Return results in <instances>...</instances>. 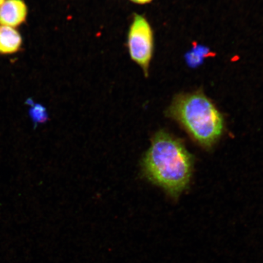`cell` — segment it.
Segmentation results:
<instances>
[{"label":"cell","instance_id":"6da1fadb","mask_svg":"<svg viewBox=\"0 0 263 263\" xmlns=\"http://www.w3.org/2000/svg\"><path fill=\"white\" fill-rule=\"evenodd\" d=\"M143 167L148 179L177 198L190 185L194 157L182 141L160 130L153 137Z\"/></svg>","mask_w":263,"mask_h":263},{"label":"cell","instance_id":"7a4b0ae2","mask_svg":"<svg viewBox=\"0 0 263 263\" xmlns=\"http://www.w3.org/2000/svg\"><path fill=\"white\" fill-rule=\"evenodd\" d=\"M166 115L205 149L215 146L224 133L223 115L200 91L177 95L167 108Z\"/></svg>","mask_w":263,"mask_h":263},{"label":"cell","instance_id":"3957f363","mask_svg":"<svg viewBox=\"0 0 263 263\" xmlns=\"http://www.w3.org/2000/svg\"><path fill=\"white\" fill-rule=\"evenodd\" d=\"M127 46L132 60L147 77L154 51V33L143 15H134L127 33Z\"/></svg>","mask_w":263,"mask_h":263},{"label":"cell","instance_id":"277c9868","mask_svg":"<svg viewBox=\"0 0 263 263\" xmlns=\"http://www.w3.org/2000/svg\"><path fill=\"white\" fill-rule=\"evenodd\" d=\"M28 7L23 0H5L0 7V25L16 28L26 21Z\"/></svg>","mask_w":263,"mask_h":263},{"label":"cell","instance_id":"5b68a950","mask_svg":"<svg viewBox=\"0 0 263 263\" xmlns=\"http://www.w3.org/2000/svg\"><path fill=\"white\" fill-rule=\"evenodd\" d=\"M22 45V36L17 30L9 26L0 25V54L15 53Z\"/></svg>","mask_w":263,"mask_h":263},{"label":"cell","instance_id":"8992f818","mask_svg":"<svg viewBox=\"0 0 263 263\" xmlns=\"http://www.w3.org/2000/svg\"><path fill=\"white\" fill-rule=\"evenodd\" d=\"M30 114L35 122H44L47 118L45 108L39 104L35 105L30 110Z\"/></svg>","mask_w":263,"mask_h":263},{"label":"cell","instance_id":"52a82bcc","mask_svg":"<svg viewBox=\"0 0 263 263\" xmlns=\"http://www.w3.org/2000/svg\"><path fill=\"white\" fill-rule=\"evenodd\" d=\"M130 1L137 5H143L150 3L153 0H130Z\"/></svg>","mask_w":263,"mask_h":263},{"label":"cell","instance_id":"ba28073f","mask_svg":"<svg viewBox=\"0 0 263 263\" xmlns=\"http://www.w3.org/2000/svg\"><path fill=\"white\" fill-rule=\"evenodd\" d=\"M5 0H0V7H1L2 5L3 4Z\"/></svg>","mask_w":263,"mask_h":263}]
</instances>
